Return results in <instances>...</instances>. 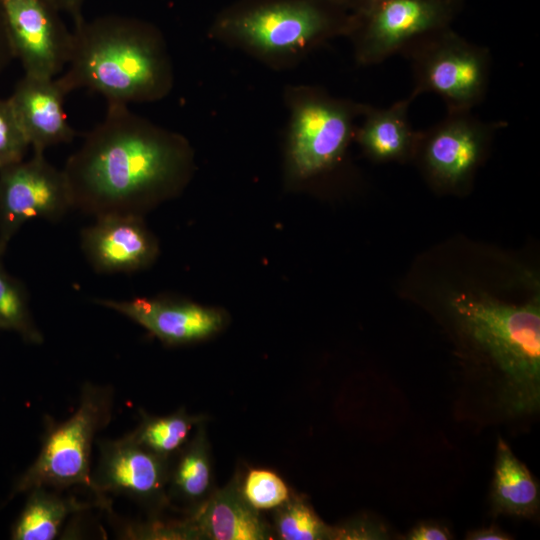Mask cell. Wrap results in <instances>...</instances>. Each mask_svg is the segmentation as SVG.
Masks as SVG:
<instances>
[{"instance_id":"ba28073f","label":"cell","mask_w":540,"mask_h":540,"mask_svg":"<svg viewBox=\"0 0 540 540\" xmlns=\"http://www.w3.org/2000/svg\"><path fill=\"white\" fill-rule=\"evenodd\" d=\"M464 5L465 0H380L353 14L348 38L356 62L375 65L400 54L421 36L450 27Z\"/></svg>"},{"instance_id":"8992f818","label":"cell","mask_w":540,"mask_h":540,"mask_svg":"<svg viewBox=\"0 0 540 540\" xmlns=\"http://www.w3.org/2000/svg\"><path fill=\"white\" fill-rule=\"evenodd\" d=\"M400 54L411 66L413 101L424 93L442 98L447 112L472 111L485 99L491 74V53L469 42L451 26L408 44Z\"/></svg>"},{"instance_id":"ac0fdd59","label":"cell","mask_w":540,"mask_h":540,"mask_svg":"<svg viewBox=\"0 0 540 540\" xmlns=\"http://www.w3.org/2000/svg\"><path fill=\"white\" fill-rule=\"evenodd\" d=\"M490 503L494 516L531 519L539 513L538 482L501 437L496 446Z\"/></svg>"},{"instance_id":"7a4b0ae2","label":"cell","mask_w":540,"mask_h":540,"mask_svg":"<svg viewBox=\"0 0 540 540\" xmlns=\"http://www.w3.org/2000/svg\"><path fill=\"white\" fill-rule=\"evenodd\" d=\"M473 354L458 383L457 415L483 425L527 424L540 410V306L459 294L449 302Z\"/></svg>"},{"instance_id":"4dcf8cb0","label":"cell","mask_w":540,"mask_h":540,"mask_svg":"<svg viewBox=\"0 0 540 540\" xmlns=\"http://www.w3.org/2000/svg\"><path fill=\"white\" fill-rule=\"evenodd\" d=\"M13 55L7 41L5 32L0 22V74L8 65V63L13 60Z\"/></svg>"},{"instance_id":"484cf974","label":"cell","mask_w":540,"mask_h":540,"mask_svg":"<svg viewBox=\"0 0 540 540\" xmlns=\"http://www.w3.org/2000/svg\"><path fill=\"white\" fill-rule=\"evenodd\" d=\"M332 528V539L336 540L391 538L388 527L383 522L368 516L358 517Z\"/></svg>"},{"instance_id":"4316f807","label":"cell","mask_w":540,"mask_h":540,"mask_svg":"<svg viewBox=\"0 0 540 540\" xmlns=\"http://www.w3.org/2000/svg\"><path fill=\"white\" fill-rule=\"evenodd\" d=\"M453 535L450 530L434 521H423L415 525L403 539L408 540H448Z\"/></svg>"},{"instance_id":"cb8c5ba5","label":"cell","mask_w":540,"mask_h":540,"mask_svg":"<svg viewBox=\"0 0 540 540\" xmlns=\"http://www.w3.org/2000/svg\"><path fill=\"white\" fill-rule=\"evenodd\" d=\"M242 496L256 510L275 509L290 496L285 482L273 471L252 469L240 483Z\"/></svg>"},{"instance_id":"e0dca14e","label":"cell","mask_w":540,"mask_h":540,"mask_svg":"<svg viewBox=\"0 0 540 540\" xmlns=\"http://www.w3.org/2000/svg\"><path fill=\"white\" fill-rule=\"evenodd\" d=\"M411 102L407 97L387 108L365 104L354 137L368 156L379 161L403 159L415 150L419 132L409 121Z\"/></svg>"},{"instance_id":"277c9868","label":"cell","mask_w":540,"mask_h":540,"mask_svg":"<svg viewBox=\"0 0 540 540\" xmlns=\"http://www.w3.org/2000/svg\"><path fill=\"white\" fill-rule=\"evenodd\" d=\"M352 24L353 14L335 0H240L217 15L210 36L279 70L348 37Z\"/></svg>"},{"instance_id":"5bb4252c","label":"cell","mask_w":540,"mask_h":540,"mask_svg":"<svg viewBox=\"0 0 540 540\" xmlns=\"http://www.w3.org/2000/svg\"><path fill=\"white\" fill-rule=\"evenodd\" d=\"M95 302L128 317L167 344L204 339L217 332L223 323L219 312L189 302L145 297Z\"/></svg>"},{"instance_id":"603a6c76","label":"cell","mask_w":540,"mask_h":540,"mask_svg":"<svg viewBox=\"0 0 540 540\" xmlns=\"http://www.w3.org/2000/svg\"><path fill=\"white\" fill-rule=\"evenodd\" d=\"M274 526L282 540L332 539L333 528L325 524L302 497L290 495L275 508Z\"/></svg>"},{"instance_id":"d4e9b609","label":"cell","mask_w":540,"mask_h":540,"mask_svg":"<svg viewBox=\"0 0 540 540\" xmlns=\"http://www.w3.org/2000/svg\"><path fill=\"white\" fill-rule=\"evenodd\" d=\"M28 147L9 99L0 97V169L23 160Z\"/></svg>"},{"instance_id":"4fadbf2b","label":"cell","mask_w":540,"mask_h":540,"mask_svg":"<svg viewBox=\"0 0 540 540\" xmlns=\"http://www.w3.org/2000/svg\"><path fill=\"white\" fill-rule=\"evenodd\" d=\"M83 253L98 273H130L154 259L157 246L140 215L107 214L81 231Z\"/></svg>"},{"instance_id":"f546056e","label":"cell","mask_w":540,"mask_h":540,"mask_svg":"<svg viewBox=\"0 0 540 540\" xmlns=\"http://www.w3.org/2000/svg\"><path fill=\"white\" fill-rule=\"evenodd\" d=\"M335 1L339 3L341 6H343L350 13L360 14L370 9L373 5H375L380 0H335Z\"/></svg>"},{"instance_id":"44dd1931","label":"cell","mask_w":540,"mask_h":540,"mask_svg":"<svg viewBox=\"0 0 540 540\" xmlns=\"http://www.w3.org/2000/svg\"><path fill=\"white\" fill-rule=\"evenodd\" d=\"M202 417L190 415L184 409L166 416L143 413L138 426L127 434L136 443L165 458L173 456L187 443Z\"/></svg>"},{"instance_id":"30bf717a","label":"cell","mask_w":540,"mask_h":540,"mask_svg":"<svg viewBox=\"0 0 540 540\" xmlns=\"http://www.w3.org/2000/svg\"><path fill=\"white\" fill-rule=\"evenodd\" d=\"M0 22L24 74L54 78L64 71L73 33L48 0H0Z\"/></svg>"},{"instance_id":"6da1fadb","label":"cell","mask_w":540,"mask_h":540,"mask_svg":"<svg viewBox=\"0 0 540 540\" xmlns=\"http://www.w3.org/2000/svg\"><path fill=\"white\" fill-rule=\"evenodd\" d=\"M191 149L180 134L107 102L63 168L73 208L94 216L134 214L175 193L187 180Z\"/></svg>"},{"instance_id":"2e32d148","label":"cell","mask_w":540,"mask_h":540,"mask_svg":"<svg viewBox=\"0 0 540 540\" xmlns=\"http://www.w3.org/2000/svg\"><path fill=\"white\" fill-rule=\"evenodd\" d=\"M186 523L195 539L265 540L267 525L242 496L240 482L233 479L227 486L212 492Z\"/></svg>"},{"instance_id":"9a60e30c","label":"cell","mask_w":540,"mask_h":540,"mask_svg":"<svg viewBox=\"0 0 540 540\" xmlns=\"http://www.w3.org/2000/svg\"><path fill=\"white\" fill-rule=\"evenodd\" d=\"M66 95L56 77L24 74L16 84L8 99L33 152L75 137L64 110Z\"/></svg>"},{"instance_id":"3957f363","label":"cell","mask_w":540,"mask_h":540,"mask_svg":"<svg viewBox=\"0 0 540 540\" xmlns=\"http://www.w3.org/2000/svg\"><path fill=\"white\" fill-rule=\"evenodd\" d=\"M72 33L70 60L56 77L66 94L85 88L128 105L161 100L172 90V61L153 24L118 15L83 17Z\"/></svg>"},{"instance_id":"8fae6325","label":"cell","mask_w":540,"mask_h":540,"mask_svg":"<svg viewBox=\"0 0 540 540\" xmlns=\"http://www.w3.org/2000/svg\"><path fill=\"white\" fill-rule=\"evenodd\" d=\"M507 125L502 120H481L472 111L447 112L440 122L419 132L416 148L429 176L455 188L471 177L493 136Z\"/></svg>"},{"instance_id":"ffe728a7","label":"cell","mask_w":540,"mask_h":540,"mask_svg":"<svg viewBox=\"0 0 540 540\" xmlns=\"http://www.w3.org/2000/svg\"><path fill=\"white\" fill-rule=\"evenodd\" d=\"M29 492L12 528L11 538L14 540H52L70 514L88 507L86 503L73 497H63L48 487H37Z\"/></svg>"},{"instance_id":"f1b7e54d","label":"cell","mask_w":540,"mask_h":540,"mask_svg":"<svg viewBox=\"0 0 540 540\" xmlns=\"http://www.w3.org/2000/svg\"><path fill=\"white\" fill-rule=\"evenodd\" d=\"M60 13L70 15L73 23L83 18L82 7L85 0H48Z\"/></svg>"},{"instance_id":"83f0119b","label":"cell","mask_w":540,"mask_h":540,"mask_svg":"<svg viewBox=\"0 0 540 540\" xmlns=\"http://www.w3.org/2000/svg\"><path fill=\"white\" fill-rule=\"evenodd\" d=\"M467 540H509L512 536L500 530L497 526L471 530L467 533Z\"/></svg>"},{"instance_id":"7402d4cb","label":"cell","mask_w":540,"mask_h":540,"mask_svg":"<svg viewBox=\"0 0 540 540\" xmlns=\"http://www.w3.org/2000/svg\"><path fill=\"white\" fill-rule=\"evenodd\" d=\"M0 329L16 332L32 344L43 342V335L34 322L27 291L20 280L8 273L0 256Z\"/></svg>"},{"instance_id":"9c48e42d","label":"cell","mask_w":540,"mask_h":540,"mask_svg":"<svg viewBox=\"0 0 540 540\" xmlns=\"http://www.w3.org/2000/svg\"><path fill=\"white\" fill-rule=\"evenodd\" d=\"M73 208L66 176L47 161L44 153L33 152L0 169V256L22 227L33 218L59 221Z\"/></svg>"},{"instance_id":"d6986e66","label":"cell","mask_w":540,"mask_h":540,"mask_svg":"<svg viewBox=\"0 0 540 540\" xmlns=\"http://www.w3.org/2000/svg\"><path fill=\"white\" fill-rule=\"evenodd\" d=\"M187 443L170 461L167 496L177 503L197 510L212 494L210 449L202 423Z\"/></svg>"},{"instance_id":"7c38bea8","label":"cell","mask_w":540,"mask_h":540,"mask_svg":"<svg viewBox=\"0 0 540 540\" xmlns=\"http://www.w3.org/2000/svg\"><path fill=\"white\" fill-rule=\"evenodd\" d=\"M97 466L91 472L92 490L100 500L119 494L151 509L169 504L167 484L171 459L136 443L128 435L99 442Z\"/></svg>"},{"instance_id":"5b68a950","label":"cell","mask_w":540,"mask_h":540,"mask_svg":"<svg viewBox=\"0 0 540 540\" xmlns=\"http://www.w3.org/2000/svg\"><path fill=\"white\" fill-rule=\"evenodd\" d=\"M113 405L112 387L85 383L77 410L61 422L49 419L38 456L16 481L10 498L37 487L90 489L92 445L110 422Z\"/></svg>"},{"instance_id":"52a82bcc","label":"cell","mask_w":540,"mask_h":540,"mask_svg":"<svg viewBox=\"0 0 540 540\" xmlns=\"http://www.w3.org/2000/svg\"><path fill=\"white\" fill-rule=\"evenodd\" d=\"M288 157L291 172L310 178L332 169L355 135L365 104L336 98L319 87L288 86Z\"/></svg>"}]
</instances>
